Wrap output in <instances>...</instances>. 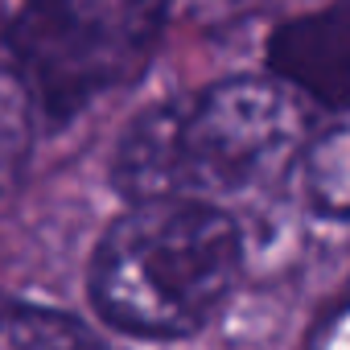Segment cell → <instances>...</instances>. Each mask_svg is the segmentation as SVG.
<instances>
[{
	"mask_svg": "<svg viewBox=\"0 0 350 350\" xmlns=\"http://www.w3.org/2000/svg\"><path fill=\"white\" fill-rule=\"evenodd\" d=\"M301 99L276 79H223L140 111L111 157L128 202H215L264 186L301 152Z\"/></svg>",
	"mask_w": 350,
	"mask_h": 350,
	"instance_id": "6da1fadb",
	"label": "cell"
},
{
	"mask_svg": "<svg viewBox=\"0 0 350 350\" xmlns=\"http://www.w3.org/2000/svg\"><path fill=\"white\" fill-rule=\"evenodd\" d=\"M243 280V231L215 202H132L95 243V313L128 338L178 342L206 329Z\"/></svg>",
	"mask_w": 350,
	"mask_h": 350,
	"instance_id": "7a4b0ae2",
	"label": "cell"
},
{
	"mask_svg": "<svg viewBox=\"0 0 350 350\" xmlns=\"http://www.w3.org/2000/svg\"><path fill=\"white\" fill-rule=\"evenodd\" d=\"M165 17L169 0H13L9 66L29 87L38 116L62 128L148 70Z\"/></svg>",
	"mask_w": 350,
	"mask_h": 350,
	"instance_id": "3957f363",
	"label": "cell"
},
{
	"mask_svg": "<svg viewBox=\"0 0 350 350\" xmlns=\"http://www.w3.org/2000/svg\"><path fill=\"white\" fill-rule=\"evenodd\" d=\"M272 75L325 111H350V0L293 17L268 38Z\"/></svg>",
	"mask_w": 350,
	"mask_h": 350,
	"instance_id": "277c9868",
	"label": "cell"
},
{
	"mask_svg": "<svg viewBox=\"0 0 350 350\" xmlns=\"http://www.w3.org/2000/svg\"><path fill=\"white\" fill-rule=\"evenodd\" d=\"M0 350H103V342L62 309L0 301Z\"/></svg>",
	"mask_w": 350,
	"mask_h": 350,
	"instance_id": "5b68a950",
	"label": "cell"
},
{
	"mask_svg": "<svg viewBox=\"0 0 350 350\" xmlns=\"http://www.w3.org/2000/svg\"><path fill=\"white\" fill-rule=\"evenodd\" d=\"M305 198L321 219H350V124H338L305 148Z\"/></svg>",
	"mask_w": 350,
	"mask_h": 350,
	"instance_id": "8992f818",
	"label": "cell"
},
{
	"mask_svg": "<svg viewBox=\"0 0 350 350\" xmlns=\"http://www.w3.org/2000/svg\"><path fill=\"white\" fill-rule=\"evenodd\" d=\"M33 95L13 66L0 62V194H9L33 148Z\"/></svg>",
	"mask_w": 350,
	"mask_h": 350,
	"instance_id": "52a82bcc",
	"label": "cell"
}]
</instances>
